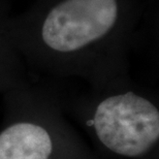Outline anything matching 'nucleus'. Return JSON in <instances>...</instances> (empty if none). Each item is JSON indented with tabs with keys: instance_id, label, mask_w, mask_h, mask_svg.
<instances>
[{
	"instance_id": "3",
	"label": "nucleus",
	"mask_w": 159,
	"mask_h": 159,
	"mask_svg": "<svg viewBox=\"0 0 159 159\" xmlns=\"http://www.w3.org/2000/svg\"><path fill=\"white\" fill-rule=\"evenodd\" d=\"M53 141L43 126L19 122L0 133V159H50Z\"/></svg>"
},
{
	"instance_id": "2",
	"label": "nucleus",
	"mask_w": 159,
	"mask_h": 159,
	"mask_svg": "<svg viewBox=\"0 0 159 159\" xmlns=\"http://www.w3.org/2000/svg\"><path fill=\"white\" fill-rule=\"evenodd\" d=\"M117 14L116 0H64L44 20L43 39L55 51L74 52L109 32Z\"/></svg>"
},
{
	"instance_id": "1",
	"label": "nucleus",
	"mask_w": 159,
	"mask_h": 159,
	"mask_svg": "<svg viewBox=\"0 0 159 159\" xmlns=\"http://www.w3.org/2000/svg\"><path fill=\"white\" fill-rule=\"evenodd\" d=\"M91 124L101 144L124 157L143 156L159 139L158 109L133 92L103 99Z\"/></svg>"
}]
</instances>
